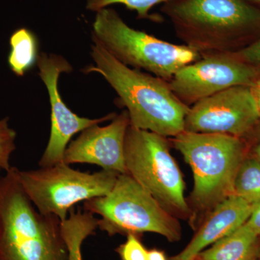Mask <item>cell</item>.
Returning a JSON list of instances; mask_svg holds the SVG:
<instances>
[{"label": "cell", "mask_w": 260, "mask_h": 260, "mask_svg": "<svg viewBox=\"0 0 260 260\" xmlns=\"http://www.w3.org/2000/svg\"><path fill=\"white\" fill-rule=\"evenodd\" d=\"M160 11L200 56L237 52L260 36V8L246 0H169Z\"/></svg>", "instance_id": "cell-1"}, {"label": "cell", "mask_w": 260, "mask_h": 260, "mask_svg": "<svg viewBox=\"0 0 260 260\" xmlns=\"http://www.w3.org/2000/svg\"><path fill=\"white\" fill-rule=\"evenodd\" d=\"M95 65L83 70L85 74L102 75L118 95L116 103L125 107L130 125L174 138L184 131L190 107L173 93L169 82L143 73L118 61L97 43L90 51Z\"/></svg>", "instance_id": "cell-2"}, {"label": "cell", "mask_w": 260, "mask_h": 260, "mask_svg": "<svg viewBox=\"0 0 260 260\" xmlns=\"http://www.w3.org/2000/svg\"><path fill=\"white\" fill-rule=\"evenodd\" d=\"M18 171L0 177V260H68L61 220L37 209Z\"/></svg>", "instance_id": "cell-3"}, {"label": "cell", "mask_w": 260, "mask_h": 260, "mask_svg": "<svg viewBox=\"0 0 260 260\" xmlns=\"http://www.w3.org/2000/svg\"><path fill=\"white\" fill-rule=\"evenodd\" d=\"M170 142L192 171L194 188L191 198L197 210L209 213L233 194L236 174L249 153L244 139L184 131Z\"/></svg>", "instance_id": "cell-4"}, {"label": "cell", "mask_w": 260, "mask_h": 260, "mask_svg": "<svg viewBox=\"0 0 260 260\" xmlns=\"http://www.w3.org/2000/svg\"><path fill=\"white\" fill-rule=\"evenodd\" d=\"M91 36L93 43L100 44L118 61L167 82L183 67L201 57L184 44H172L131 28L111 8L97 12Z\"/></svg>", "instance_id": "cell-5"}, {"label": "cell", "mask_w": 260, "mask_h": 260, "mask_svg": "<svg viewBox=\"0 0 260 260\" xmlns=\"http://www.w3.org/2000/svg\"><path fill=\"white\" fill-rule=\"evenodd\" d=\"M83 210L100 215L99 229L110 237L154 233L170 242L181 238L177 218L127 174L118 176L109 194L84 202Z\"/></svg>", "instance_id": "cell-6"}, {"label": "cell", "mask_w": 260, "mask_h": 260, "mask_svg": "<svg viewBox=\"0 0 260 260\" xmlns=\"http://www.w3.org/2000/svg\"><path fill=\"white\" fill-rule=\"evenodd\" d=\"M167 138L129 125L124 143L126 174L176 218H190L185 183Z\"/></svg>", "instance_id": "cell-7"}, {"label": "cell", "mask_w": 260, "mask_h": 260, "mask_svg": "<svg viewBox=\"0 0 260 260\" xmlns=\"http://www.w3.org/2000/svg\"><path fill=\"white\" fill-rule=\"evenodd\" d=\"M119 175L103 169L80 172L64 162L37 170L18 171L19 181L37 209L57 217L61 222L68 218L74 205L109 194Z\"/></svg>", "instance_id": "cell-8"}, {"label": "cell", "mask_w": 260, "mask_h": 260, "mask_svg": "<svg viewBox=\"0 0 260 260\" xmlns=\"http://www.w3.org/2000/svg\"><path fill=\"white\" fill-rule=\"evenodd\" d=\"M260 69L241 60L234 53H213L181 68L169 82L176 96L188 107L238 85L251 86Z\"/></svg>", "instance_id": "cell-9"}, {"label": "cell", "mask_w": 260, "mask_h": 260, "mask_svg": "<svg viewBox=\"0 0 260 260\" xmlns=\"http://www.w3.org/2000/svg\"><path fill=\"white\" fill-rule=\"evenodd\" d=\"M260 118L250 86L238 85L197 102L186 116L184 131L249 137Z\"/></svg>", "instance_id": "cell-10"}, {"label": "cell", "mask_w": 260, "mask_h": 260, "mask_svg": "<svg viewBox=\"0 0 260 260\" xmlns=\"http://www.w3.org/2000/svg\"><path fill=\"white\" fill-rule=\"evenodd\" d=\"M39 75L47 87L51 105V131L47 148L39 161L40 168L53 167L63 162L66 148L75 134L89 126L112 121L116 114H107L99 119L81 117L67 107L58 87L61 73H69L73 68L63 56L42 53L38 57Z\"/></svg>", "instance_id": "cell-11"}, {"label": "cell", "mask_w": 260, "mask_h": 260, "mask_svg": "<svg viewBox=\"0 0 260 260\" xmlns=\"http://www.w3.org/2000/svg\"><path fill=\"white\" fill-rule=\"evenodd\" d=\"M130 125L126 110L116 114L110 124L89 126L77 139L70 142L64 152L63 162L93 164L103 170L126 174L124 143Z\"/></svg>", "instance_id": "cell-12"}, {"label": "cell", "mask_w": 260, "mask_h": 260, "mask_svg": "<svg viewBox=\"0 0 260 260\" xmlns=\"http://www.w3.org/2000/svg\"><path fill=\"white\" fill-rule=\"evenodd\" d=\"M253 205L232 194L210 210L188 245L169 260H192L207 247L235 232L247 221Z\"/></svg>", "instance_id": "cell-13"}, {"label": "cell", "mask_w": 260, "mask_h": 260, "mask_svg": "<svg viewBox=\"0 0 260 260\" xmlns=\"http://www.w3.org/2000/svg\"><path fill=\"white\" fill-rule=\"evenodd\" d=\"M259 240V237L244 224L196 257L200 260H254L257 258Z\"/></svg>", "instance_id": "cell-14"}, {"label": "cell", "mask_w": 260, "mask_h": 260, "mask_svg": "<svg viewBox=\"0 0 260 260\" xmlns=\"http://www.w3.org/2000/svg\"><path fill=\"white\" fill-rule=\"evenodd\" d=\"M61 233L68 250V260H83L82 246L99 229V219L85 210L73 208L68 218L61 222Z\"/></svg>", "instance_id": "cell-15"}, {"label": "cell", "mask_w": 260, "mask_h": 260, "mask_svg": "<svg viewBox=\"0 0 260 260\" xmlns=\"http://www.w3.org/2000/svg\"><path fill=\"white\" fill-rule=\"evenodd\" d=\"M8 64L17 76H23L38 60V43L35 35L25 28L15 30L10 39Z\"/></svg>", "instance_id": "cell-16"}, {"label": "cell", "mask_w": 260, "mask_h": 260, "mask_svg": "<svg viewBox=\"0 0 260 260\" xmlns=\"http://www.w3.org/2000/svg\"><path fill=\"white\" fill-rule=\"evenodd\" d=\"M233 194L251 205L260 202V162L251 156H246L238 169Z\"/></svg>", "instance_id": "cell-17"}, {"label": "cell", "mask_w": 260, "mask_h": 260, "mask_svg": "<svg viewBox=\"0 0 260 260\" xmlns=\"http://www.w3.org/2000/svg\"><path fill=\"white\" fill-rule=\"evenodd\" d=\"M168 1L169 0H87L86 9L97 13L109 5L121 4L124 5L127 9L136 12L138 18L160 22L162 21L161 16L150 14L149 12L155 5L164 4Z\"/></svg>", "instance_id": "cell-18"}, {"label": "cell", "mask_w": 260, "mask_h": 260, "mask_svg": "<svg viewBox=\"0 0 260 260\" xmlns=\"http://www.w3.org/2000/svg\"><path fill=\"white\" fill-rule=\"evenodd\" d=\"M8 117L0 119V172H8L11 169L10 160L15 150L17 133L8 124Z\"/></svg>", "instance_id": "cell-19"}, {"label": "cell", "mask_w": 260, "mask_h": 260, "mask_svg": "<svg viewBox=\"0 0 260 260\" xmlns=\"http://www.w3.org/2000/svg\"><path fill=\"white\" fill-rule=\"evenodd\" d=\"M121 260H146L148 249L140 241L139 236L134 234L126 235V242L116 249Z\"/></svg>", "instance_id": "cell-20"}, {"label": "cell", "mask_w": 260, "mask_h": 260, "mask_svg": "<svg viewBox=\"0 0 260 260\" xmlns=\"http://www.w3.org/2000/svg\"><path fill=\"white\" fill-rule=\"evenodd\" d=\"M234 54L241 60L260 69V36L255 42Z\"/></svg>", "instance_id": "cell-21"}, {"label": "cell", "mask_w": 260, "mask_h": 260, "mask_svg": "<svg viewBox=\"0 0 260 260\" xmlns=\"http://www.w3.org/2000/svg\"><path fill=\"white\" fill-rule=\"evenodd\" d=\"M251 232L260 237V202L253 205L250 216L244 223Z\"/></svg>", "instance_id": "cell-22"}, {"label": "cell", "mask_w": 260, "mask_h": 260, "mask_svg": "<svg viewBox=\"0 0 260 260\" xmlns=\"http://www.w3.org/2000/svg\"><path fill=\"white\" fill-rule=\"evenodd\" d=\"M146 260H168L165 253L157 249H152L148 250Z\"/></svg>", "instance_id": "cell-23"}, {"label": "cell", "mask_w": 260, "mask_h": 260, "mask_svg": "<svg viewBox=\"0 0 260 260\" xmlns=\"http://www.w3.org/2000/svg\"><path fill=\"white\" fill-rule=\"evenodd\" d=\"M251 89L255 100L256 108L260 118V88L255 85H251Z\"/></svg>", "instance_id": "cell-24"}, {"label": "cell", "mask_w": 260, "mask_h": 260, "mask_svg": "<svg viewBox=\"0 0 260 260\" xmlns=\"http://www.w3.org/2000/svg\"><path fill=\"white\" fill-rule=\"evenodd\" d=\"M260 162V140L254 143L251 149V155Z\"/></svg>", "instance_id": "cell-25"}, {"label": "cell", "mask_w": 260, "mask_h": 260, "mask_svg": "<svg viewBox=\"0 0 260 260\" xmlns=\"http://www.w3.org/2000/svg\"><path fill=\"white\" fill-rule=\"evenodd\" d=\"M246 1L249 2L251 4L255 5V6L260 8V0H246Z\"/></svg>", "instance_id": "cell-26"}, {"label": "cell", "mask_w": 260, "mask_h": 260, "mask_svg": "<svg viewBox=\"0 0 260 260\" xmlns=\"http://www.w3.org/2000/svg\"><path fill=\"white\" fill-rule=\"evenodd\" d=\"M257 257L260 258V242L259 240V244H258Z\"/></svg>", "instance_id": "cell-27"}, {"label": "cell", "mask_w": 260, "mask_h": 260, "mask_svg": "<svg viewBox=\"0 0 260 260\" xmlns=\"http://www.w3.org/2000/svg\"><path fill=\"white\" fill-rule=\"evenodd\" d=\"M253 85H255L256 86H258L259 88H260V78L257 80V81L255 83L253 84Z\"/></svg>", "instance_id": "cell-28"}, {"label": "cell", "mask_w": 260, "mask_h": 260, "mask_svg": "<svg viewBox=\"0 0 260 260\" xmlns=\"http://www.w3.org/2000/svg\"><path fill=\"white\" fill-rule=\"evenodd\" d=\"M192 260H200V259H198V257H195L194 259H193Z\"/></svg>", "instance_id": "cell-29"}, {"label": "cell", "mask_w": 260, "mask_h": 260, "mask_svg": "<svg viewBox=\"0 0 260 260\" xmlns=\"http://www.w3.org/2000/svg\"><path fill=\"white\" fill-rule=\"evenodd\" d=\"M254 260H260V258H256V259H254Z\"/></svg>", "instance_id": "cell-30"}]
</instances>
